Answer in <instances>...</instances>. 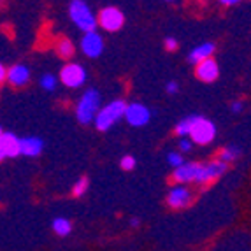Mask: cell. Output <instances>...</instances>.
<instances>
[{"mask_svg": "<svg viewBox=\"0 0 251 251\" xmlns=\"http://www.w3.org/2000/svg\"><path fill=\"white\" fill-rule=\"evenodd\" d=\"M99 109H100V93L99 90L90 88L83 93V97L75 105V118L81 125H88V123H93Z\"/></svg>", "mask_w": 251, "mask_h": 251, "instance_id": "6da1fadb", "label": "cell"}, {"mask_svg": "<svg viewBox=\"0 0 251 251\" xmlns=\"http://www.w3.org/2000/svg\"><path fill=\"white\" fill-rule=\"evenodd\" d=\"M125 107H126V102L118 99V100L109 102L104 107L99 109V113L95 114V120H93L97 130L105 132V130L111 128L116 122H120L123 118V114H125Z\"/></svg>", "mask_w": 251, "mask_h": 251, "instance_id": "7a4b0ae2", "label": "cell"}, {"mask_svg": "<svg viewBox=\"0 0 251 251\" xmlns=\"http://www.w3.org/2000/svg\"><path fill=\"white\" fill-rule=\"evenodd\" d=\"M69 16L75 23V26L83 32L97 30V16L92 13L90 5L84 0H72L69 5Z\"/></svg>", "mask_w": 251, "mask_h": 251, "instance_id": "3957f363", "label": "cell"}, {"mask_svg": "<svg viewBox=\"0 0 251 251\" xmlns=\"http://www.w3.org/2000/svg\"><path fill=\"white\" fill-rule=\"evenodd\" d=\"M188 137L193 144H199V146L211 144L214 141V137H216V125L211 120H207V118L195 114Z\"/></svg>", "mask_w": 251, "mask_h": 251, "instance_id": "277c9868", "label": "cell"}, {"mask_svg": "<svg viewBox=\"0 0 251 251\" xmlns=\"http://www.w3.org/2000/svg\"><path fill=\"white\" fill-rule=\"evenodd\" d=\"M228 169V165L220 160H209V162H199V169H197V176L193 184L197 186H207V184L214 183L216 179L225 174V171Z\"/></svg>", "mask_w": 251, "mask_h": 251, "instance_id": "5b68a950", "label": "cell"}, {"mask_svg": "<svg viewBox=\"0 0 251 251\" xmlns=\"http://www.w3.org/2000/svg\"><path fill=\"white\" fill-rule=\"evenodd\" d=\"M195 201V193L190 188V184H172L167 193V205L174 211L186 209Z\"/></svg>", "mask_w": 251, "mask_h": 251, "instance_id": "8992f818", "label": "cell"}, {"mask_svg": "<svg viewBox=\"0 0 251 251\" xmlns=\"http://www.w3.org/2000/svg\"><path fill=\"white\" fill-rule=\"evenodd\" d=\"M125 25V14L114 5L104 7L97 16V26H100L105 32H118Z\"/></svg>", "mask_w": 251, "mask_h": 251, "instance_id": "52a82bcc", "label": "cell"}, {"mask_svg": "<svg viewBox=\"0 0 251 251\" xmlns=\"http://www.w3.org/2000/svg\"><path fill=\"white\" fill-rule=\"evenodd\" d=\"M60 81L67 88H74V90L81 88L86 83V71H84L83 65H79V63L69 62L60 71Z\"/></svg>", "mask_w": 251, "mask_h": 251, "instance_id": "ba28073f", "label": "cell"}, {"mask_svg": "<svg viewBox=\"0 0 251 251\" xmlns=\"http://www.w3.org/2000/svg\"><path fill=\"white\" fill-rule=\"evenodd\" d=\"M123 118H125L126 123L132 126H144L150 123L151 111L148 105L141 104V102H132V104H126Z\"/></svg>", "mask_w": 251, "mask_h": 251, "instance_id": "9c48e42d", "label": "cell"}, {"mask_svg": "<svg viewBox=\"0 0 251 251\" xmlns=\"http://www.w3.org/2000/svg\"><path fill=\"white\" fill-rule=\"evenodd\" d=\"M81 50H83V53L88 58H97L104 51V39H102V35L97 30L84 32L83 39H81Z\"/></svg>", "mask_w": 251, "mask_h": 251, "instance_id": "30bf717a", "label": "cell"}, {"mask_svg": "<svg viewBox=\"0 0 251 251\" xmlns=\"http://www.w3.org/2000/svg\"><path fill=\"white\" fill-rule=\"evenodd\" d=\"M5 83H9L13 88H23L30 83V69L25 63H14L13 67L7 69Z\"/></svg>", "mask_w": 251, "mask_h": 251, "instance_id": "8fae6325", "label": "cell"}, {"mask_svg": "<svg viewBox=\"0 0 251 251\" xmlns=\"http://www.w3.org/2000/svg\"><path fill=\"white\" fill-rule=\"evenodd\" d=\"M195 75L197 79H201L202 83H214L220 75V67H218V62L214 58L202 60L195 65Z\"/></svg>", "mask_w": 251, "mask_h": 251, "instance_id": "7c38bea8", "label": "cell"}, {"mask_svg": "<svg viewBox=\"0 0 251 251\" xmlns=\"http://www.w3.org/2000/svg\"><path fill=\"white\" fill-rule=\"evenodd\" d=\"M199 162H184L172 171V181L177 184H193L197 176Z\"/></svg>", "mask_w": 251, "mask_h": 251, "instance_id": "4fadbf2b", "label": "cell"}, {"mask_svg": "<svg viewBox=\"0 0 251 251\" xmlns=\"http://www.w3.org/2000/svg\"><path fill=\"white\" fill-rule=\"evenodd\" d=\"M0 146L4 150L5 158H16L20 155V139L11 132H4L0 135Z\"/></svg>", "mask_w": 251, "mask_h": 251, "instance_id": "5bb4252c", "label": "cell"}, {"mask_svg": "<svg viewBox=\"0 0 251 251\" xmlns=\"http://www.w3.org/2000/svg\"><path fill=\"white\" fill-rule=\"evenodd\" d=\"M44 150V143L39 137H23L20 139V155L25 156H39Z\"/></svg>", "mask_w": 251, "mask_h": 251, "instance_id": "9a60e30c", "label": "cell"}, {"mask_svg": "<svg viewBox=\"0 0 251 251\" xmlns=\"http://www.w3.org/2000/svg\"><path fill=\"white\" fill-rule=\"evenodd\" d=\"M214 51H216V46H214L213 42H202L201 46L193 48L188 54V62L193 63V65H197L199 62L202 60H207V58H213Z\"/></svg>", "mask_w": 251, "mask_h": 251, "instance_id": "2e32d148", "label": "cell"}, {"mask_svg": "<svg viewBox=\"0 0 251 251\" xmlns=\"http://www.w3.org/2000/svg\"><path fill=\"white\" fill-rule=\"evenodd\" d=\"M54 50H56V54H58L60 58L69 60V58H72V56H74L75 48H74V44H72L71 39L62 37V39H58V41H56V46H54Z\"/></svg>", "mask_w": 251, "mask_h": 251, "instance_id": "e0dca14e", "label": "cell"}, {"mask_svg": "<svg viewBox=\"0 0 251 251\" xmlns=\"http://www.w3.org/2000/svg\"><path fill=\"white\" fill-rule=\"evenodd\" d=\"M239 156H241V148L234 146V144H228V146L222 148L220 153H218V160L223 162V163H226V165L232 163V162H235Z\"/></svg>", "mask_w": 251, "mask_h": 251, "instance_id": "ac0fdd59", "label": "cell"}, {"mask_svg": "<svg viewBox=\"0 0 251 251\" xmlns=\"http://www.w3.org/2000/svg\"><path fill=\"white\" fill-rule=\"evenodd\" d=\"M53 232L60 237H67L72 232V223L67 218H54L53 220Z\"/></svg>", "mask_w": 251, "mask_h": 251, "instance_id": "d6986e66", "label": "cell"}, {"mask_svg": "<svg viewBox=\"0 0 251 251\" xmlns=\"http://www.w3.org/2000/svg\"><path fill=\"white\" fill-rule=\"evenodd\" d=\"M193 118H195V114H192V116H186L176 125V134L179 135V137H188L190 128H192V123H193Z\"/></svg>", "mask_w": 251, "mask_h": 251, "instance_id": "ffe728a7", "label": "cell"}, {"mask_svg": "<svg viewBox=\"0 0 251 251\" xmlns=\"http://www.w3.org/2000/svg\"><path fill=\"white\" fill-rule=\"evenodd\" d=\"M88 186H90L88 177H79V179L74 183V186H72V195H74V197H83L84 193L88 192Z\"/></svg>", "mask_w": 251, "mask_h": 251, "instance_id": "44dd1931", "label": "cell"}, {"mask_svg": "<svg viewBox=\"0 0 251 251\" xmlns=\"http://www.w3.org/2000/svg\"><path fill=\"white\" fill-rule=\"evenodd\" d=\"M41 86L46 92H53L56 86H58V79H56V75H53V74H44L41 77Z\"/></svg>", "mask_w": 251, "mask_h": 251, "instance_id": "7402d4cb", "label": "cell"}, {"mask_svg": "<svg viewBox=\"0 0 251 251\" xmlns=\"http://www.w3.org/2000/svg\"><path fill=\"white\" fill-rule=\"evenodd\" d=\"M167 162L171 163L172 167L176 169V167H179V165H183L184 158H183V155H181V153H177V151H172V153H169Z\"/></svg>", "mask_w": 251, "mask_h": 251, "instance_id": "603a6c76", "label": "cell"}, {"mask_svg": "<svg viewBox=\"0 0 251 251\" xmlns=\"http://www.w3.org/2000/svg\"><path fill=\"white\" fill-rule=\"evenodd\" d=\"M120 165H122L123 171H134L135 165H137V162H135L134 156L126 155V156H123V158H122V162H120Z\"/></svg>", "mask_w": 251, "mask_h": 251, "instance_id": "cb8c5ba5", "label": "cell"}, {"mask_svg": "<svg viewBox=\"0 0 251 251\" xmlns=\"http://www.w3.org/2000/svg\"><path fill=\"white\" fill-rule=\"evenodd\" d=\"M192 148H193V143L188 137H183L179 141V153H188V151H192Z\"/></svg>", "mask_w": 251, "mask_h": 251, "instance_id": "d4e9b609", "label": "cell"}, {"mask_svg": "<svg viewBox=\"0 0 251 251\" xmlns=\"http://www.w3.org/2000/svg\"><path fill=\"white\" fill-rule=\"evenodd\" d=\"M177 46H179V44H177V41L174 37L165 39V50H167V51H176Z\"/></svg>", "mask_w": 251, "mask_h": 251, "instance_id": "484cf974", "label": "cell"}, {"mask_svg": "<svg viewBox=\"0 0 251 251\" xmlns=\"http://www.w3.org/2000/svg\"><path fill=\"white\" fill-rule=\"evenodd\" d=\"M167 93H177L179 92V84L176 83V81H171V83H167Z\"/></svg>", "mask_w": 251, "mask_h": 251, "instance_id": "4316f807", "label": "cell"}, {"mask_svg": "<svg viewBox=\"0 0 251 251\" xmlns=\"http://www.w3.org/2000/svg\"><path fill=\"white\" fill-rule=\"evenodd\" d=\"M232 111H234V113H241V111H243L244 109V102L243 100H235V102H232Z\"/></svg>", "mask_w": 251, "mask_h": 251, "instance_id": "83f0119b", "label": "cell"}, {"mask_svg": "<svg viewBox=\"0 0 251 251\" xmlns=\"http://www.w3.org/2000/svg\"><path fill=\"white\" fill-rule=\"evenodd\" d=\"M222 5H225V7H232V5H237L239 2H243V0H218Z\"/></svg>", "mask_w": 251, "mask_h": 251, "instance_id": "f1b7e54d", "label": "cell"}, {"mask_svg": "<svg viewBox=\"0 0 251 251\" xmlns=\"http://www.w3.org/2000/svg\"><path fill=\"white\" fill-rule=\"evenodd\" d=\"M5 74H7V69L4 67V63H0V86L5 83Z\"/></svg>", "mask_w": 251, "mask_h": 251, "instance_id": "f546056e", "label": "cell"}, {"mask_svg": "<svg viewBox=\"0 0 251 251\" xmlns=\"http://www.w3.org/2000/svg\"><path fill=\"white\" fill-rule=\"evenodd\" d=\"M130 225H132V226H139V218H132V220H130Z\"/></svg>", "mask_w": 251, "mask_h": 251, "instance_id": "4dcf8cb0", "label": "cell"}, {"mask_svg": "<svg viewBox=\"0 0 251 251\" xmlns=\"http://www.w3.org/2000/svg\"><path fill=\"white\" fill-rule=\"evenodd\" d=\"M5 158V155H4V150H2V146H0V162Z\"/></svg>", "mask_w": 251, "mask_h": 251, "instance_id": "1f68e13d", "label": "cell"}, {"mask_svg": "<svg viewBox=\"0 0 251 251\" xmlns=\"http://www.w3.org/2000/svg\"><path fill=\"white\" fill-rule=\"evenodd\" d=\"M2 134H4V130H2V126H0V135H2Z\"/></svg>", "mask_w": 251, "mask_h": 251, "instance_id": "d6a6232c", "label": "cell"}, {"mask_svg": "<svg viewBox=\"0 0 251 251\" xmlns=\"http://www.w3.org/2000/svg\"><path fill=\"white\" fill-rule=\"evenodd\" d=\"M167 2H174V0H167Z\"/></svg>", "mask_w": 251, "mask_h": 251, "instance_id": "836d02e7", "label": "cell"}, {"mask_svg": "<svg viewBox=\"0 0 251 251\" xmlns=\"http://www.w3.org/2000/svg\"><path fill=\"white\" fill-rule=\"evenodd\" d=\"M0 2H2V0H0Z\"/></svg>", "mask_w": 251, "mask_h": 251, "instance_id": "e575fe53", "label": "cell"}]
</instances>
